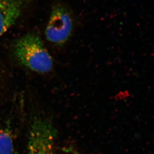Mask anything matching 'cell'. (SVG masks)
<instances>
[{
	"label": "cell",
	"instance_id": "cell-1",
	"mask_svg": "<svg viewBox=\"0 0 154 154\" xmlns=\"http://www.w3.org/2000/svg\"><path fill=\"white\" fill-rule=\"evenodd\" d=\"M13 52L22 66L38 73H48L54 67L53 58L37 34L20 36L14 44Z\"/></svg>",
	"mask_w": 154,
	"mask_h": 154
},
{
	"label": "cell",
	"instance_id": "cell-2",
	"mask_svg": "<svg viewBox=\"0 0 154 154\" xmlns=\"http://www.w3.org/2000/svg\"><path fill=\"white\" fill-rule=\"evenodd\" d=\"M58 137L53 118L44 112L35 114L29 128L27 154H59Z\"/></svg>",
	"mask_w": 154,
	"mask_h": 154
},
{
	"label": "cell",
	"instance_id": "cell-3",
	"mask_svg": "<svg viewBox=\"0 0 154 154\" xmlns=\"http://www.w3.org/2000/svg\"><path fill=\"white\" fill-rule=\"evenodd\" d=\"M74 28L72 13L66 5L54 6L45 29L47 40L57 47H62L71 37Z\"/></svg>",
	"mask_w": 154,
	"mask_h": 154
},
{
	"label": "cell",
	"instance_id": "cell-4",
	"mask_svg": "<svg viewBox=\"0 0 154 154\" xmlns=\"http://www.w3.org/2000/svg\"><path fill=\"white\" fill-rule=\"evenodd\" d=\"M31 0H0V38L17 22Z\"/></svg>",
	"mask_w": 154,
	"mask_h": 154
},
{
	"label": "cell",
	"instance_id": "cell-5",
	"mask_svg": "<svg viewBox=\"0 0 154 154\" xmlns=\"http://www.w3.org/2000/svg\"><path fill=\"white\" fill-rule=\"evenodd\" d=\"M0 154H17L13 131L7 121L0 122Z\"/></svg>",
	"mask_w": 154,
	"mask_h": 154
}]
</instances>
